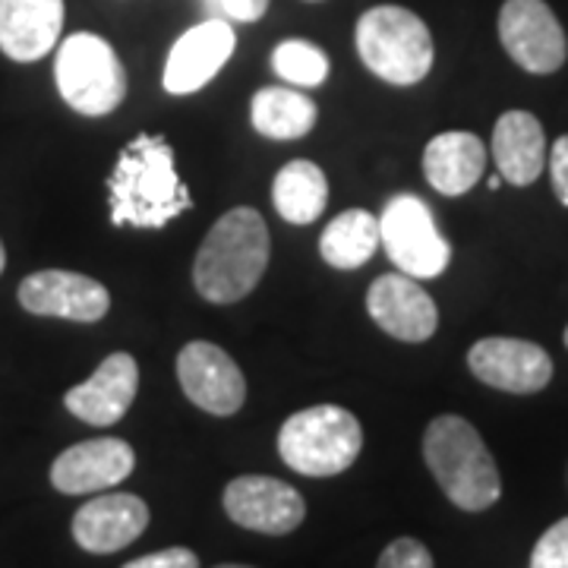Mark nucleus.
<instances>
[{
	"label": "nucleus",
	"mask_w": 568,
	"mask_h": 568,
	"mask_svg": "<svg viewBox=\"0 0 568 568\" xmlns=\"http://www.w3.org/2000/svg\"><path fill=\"white\" fill-rule=\"evenodd\" d=\"M136 467V452L123 439H89L58 455L51 465V484L63 496L102 493L123 484Z\"/></svg>",
	"instance_id": "2eb2a0df"
},
{
	"label": "nucleus",
	"mask_w": 568,
	"mask_h": 568,
	"mask_svg": "<svg viewBox=\"0 0 568 568\" xmlns=\"http://www.w3.org/2000/svg\"><path fill=\"white\" fill-rule=\"evenodd\" d=\"M549 174H552V190H556V200L568 205V133L559 136L549 149Z\"/></svg>",
	"instance_id": "cd10ccee"
},
{
	"label": "nucleus",
	"mask_w": 568,
	"mask_h": 568,
	"mask_svg": "<svg viewBox=\"0 0 568 568\" xmlns=\"http://www.w3.org/2000/svg\"><path fill=\"white\" fill-rule=\"evenodd\" d=\"M20 304L32 316H54V320H73V323H99L111 310V294L102 282L63 272V268H44L20 284Z\"/></svg>",
	"instance_id": "9b49d317"
},
{
	"label": "nucleus",
	"mask_w": 568,
	"mask_h": 568,
	"mask_svg": "<svg viewBox=\"0 0 568 568\" xmlns=\"http://www.w3.org/2000/svg\"><path fill=\"white\" fill-rule=\"evenodd\" d=\"M364 448L361 420L338 405L297 410L278 433V455L304 477H335L357 462Z\"/></svg>",
	"instance_id": "20e7f679"
},
{
	"label": "nucleus",
	"mask_w": 568,
	"mask_h": 568,
	"mask_svg": "<svg viewBox=\"0 0 568 568\" xmlns=\"http://www.w3.org/2000/svg\"><path fill=\"white\" fill-rule=\"evenodd\" d=\"M272 203L284 222L313 224L328 203V181L323 168L306 159L287 162L272 183Z\"/></svg>",
	"instance_id": "412c9836"
},
{
	"label": "nucleus",
	"mask_w": 568,
	"mask_h": 568,
	"mask_svg": "<svg viewBox=\"0 0 568 568\" xmlns=\"http://www.w3.org/2000/svg\"><path fill=\"white\" fill-rule=\"evenodd\" d=\"M499 41L521 70L547 77L568 58V41L544 0H506L499 10Z\"/></svg>",
	"instance_id": "6e6552de"
},
{
	"label": "nucleus",
	"mask_w": 568,
	"mask_h": 568,
	"mask_svg": "<svg viewBox=\"0 0 568 568\" xmlns=\"http://www.w3.org/2000/svg\"><path fill=\"white\" fill-rule=\"evenodd\" d=\"M178 379L183 395L205 414L231 417L246 402V379L231 354L212 342H190L178 354Z\"/></svg>",
	"instance_id": "9d476101"
},
{
	"label": "nucleus",
	"mask_w": 568,
	"mask_h": 568,
	"mask_svg": "<svg viewBox=\"0 0 568 568\" xmlns=\"http://www.w3.org/2000/svg\"><path fill=\"white\" fill-rule=\"evenodd\" d=\"M376 568H436V566H433L429 549H426L420 540H414V537H398V540H392V544L383 549V556H379Z\"/></svg>",
	"instance_id": "a878e982"
},
{
	"label": "nucleus",
	"mask_w": 568,
	"mask_h": 568,
	"mask_svg": "<svg viewBox=\"0 0 568 568\" xmlns=\"http://www.w3.org/2000/svg\"><path fill=\"white\" fill-rule=\"evenodd\" d=\"M203 7L212 17H219V0H203ZM219 20H222V17H219Z\"/></svg>",
	"instance_id": "c756f323"
},
{
	"label": "nucleus",
	"mask_w": 568,
	"mask_h": 568,
	"mask_svg": "<svg viewBox=\"0 0 568 568\" xmlns=\"http://www.w3.org/2000/svg\"><path fill=\"white\" fill-rule=\"evenodd\" d=\"M306 3H320V0H306Z\"/></svg>",
	"instance_id": "473e14b6"
},
{
	"label": "nucleus",
	"mask_w": 568,
	"mask_h": 568,
	"mask_svg": "<svg viewBox=\"0 0 568 568\" xmlns=\"http://www.w3.org/2000/svg\"><path fill=\"white\" fill-rule=\"evenodd\" d=\"M566 347H568V328H566Z\"/></svg>",
	"instance_id": "72a5a7b5"
},
{
	"label": "nucleus",
	"mask_w": 568,
	"mask_h": 568,
	"mask_svg": "<svg viewBox=\"0 0 568 568\" xmlns=\"http://www.w3.org/2000/svg\"><path fill=\"white\" fill-rule=\"evenodd\" d=\"M470 373L511 395H534L544 392L552 379V361L540 345L521 338H484L467 354Z\"/></svg>",
	"instance_id": "f8f14e48"
},
{
	"label": "nucleus",
	"mask_w": 568,
	"mask_h": 568,
	"mask_svg": "<svg viewBox=\"0 0 568 568\" xmlns=\"http://www.w3.org/2000/svg\"><path fill=\"white\" fill-rule=\"evenodd\" d=\"M136 392H140V366L126 351H118L104 357L102 366L85 383L70 388L63 395V405L82 424L114 426L130 410Z\"/></svg>",
	"instance_id": "dca6fc26"
},
{
	"label": "nucleus",
	"mask_w": 568,
	"mask_h": 568,
	"mask_svg": "<svg viewBox=\"0 0 568 568\" xmlns=\"http://www.w3.org/2000/svg\"><path fill=\"white\" fill-rule=\"evenodd\" d=\"M215 568H253V566H237V562H224V566H215Z\"/></svg>",
	"instance_id": "2f4dec72"
},
{
	"label": "nucleus",
	"mask_w": 568,
	"mask_h": 568,
	"mask_svg": "<svg viewBox=\"0 0 568 568\" xmlns=\"http://www.w3.org/2000/svg\"><path fill=\"white\" fill-rule=\"evenodd\" d=\"M487 145L467 130H448L424 149V174L443 196H462L484 178Z\"/></svg>",
	"instance_id": "aec40b11"
},
{
	"label": "nucleus",
	"mask_w": 568,
	"mask_h": 568,
	"mask_svg": "<svg viewBox=\"0 0 568 568\" xmlns=\"http://www.w3.org/2000/svg\"><path fill=\"white\" fill-rule=\"evenodd\" d=\"M268 10V0H219V17L227 22H256Z\"/></svg>",
	"instance_id": "c85d7f7f"
},
{
	"label": "nucleus",
	"mask_w": 568,
	"mask_h": 568,
	"mask_svg": "<svg viewBox=\"0 0 568 568\" xmlns=\"http://www.w3.org/2000/svg\"><path fill=\"white\" fill-rule=\"evenodd\" d=\"M493 162L499 178L515 186H530L547 164V136L528 111H506L493 130Z\"/></svg>",
	"instance_id": "6ab92c4d"
},
{
	"label": "nucleus",
	"mask_w": 568,
	"mask_h": 568,
	"mask_svg": "<svg viewBox=\"0 0 568 568\" xmlns=\"http://www.w3.org/2000/svg\"><path fill=\"white\" fill-rule=\"evenodd\" d=\"M224 511L234 525L268 537H284L297 530L306 518L304 496L278 477L244 474L224 487Z\"/></svg>",
	"instance_id": "1a4fd4ad"
},
{
	"label": "nucleus",
	"mask_w": 568,
	"mask_h": 568,
	"mask_svg": "<svg viewBox=\"0 0 568 568\" xmlns=\"http://www.w3.org/2000/svg\"><path fill=\"white\" fill-rule=\"evenodd\" d=\"M234 29L231 22L209 17L200 26H193L190 32H183L174 41L168 63H164V89L171 95H190L200 92L205 82H212L222 67L234 54Z\"/></svg>",
	"instance_id": "ddd939ff"
},
{
	"label": "nucleus",
	"mask_w": 568,
	"mask_h": 568,
	"mask_svg": "<svg viewBox=\"0 0 568 568\" xmlns=\"http://www.w3.org/2000/svg\"><path fill=\"white\" fill-rule=\"evenodd\" d=\"M268 227L250 205L224 212L193 263V284L209 304H237L260 284L268 265Z\"/></svg>",
	"instance_id": "f03ea898"
},
{
	"label": "nucleus",
	"mask_w": 568,
	"mask_h": 568,
	"mask_svg": "<svg viewBox=\"0 0 568 568\" xmlns=\"http://www.w3.org/2000/svg\"><path fill=\"white\" fill-rule=\"evenodd\" d=\"M379 219L366 209H347L332 219L320 237V253L332 268H361L379 250Z\"/></svg>",
	"instance_id": "5701e85b"
},
{
	"label": "nucleus",
	"mask_w": 568,
	"mask_h": 568,
	"mask_svg": "<svg viewBox=\"0 0 568 568\" xmlns=\"http://www.w3.org/2000/svg\"><path fill=\"white\" fill-rule=\"evenodd\" d=\"M366 310L373 323L398 342H426L439 325L433 297L410 275H379L366 291Z\"/></svg>",
	"instance_id": "4468645a"
},
{
	"label": "nucleus",
	"mask_w": 568,
	"mask_h": 568,
	"mask_svg": "<svg viewBox=\"0 0 568 568\" xmlns=\"http://www.w3.org/2000/svg\"><path fill=\"white\" fill-rule=\"evenodd\" d=\"M424 458L452 506L487 511L503 496V477L477 426L458 414H443L424 433Z\"/></svg>",
	"instance_id": "7ed1b4c3"
},
{
	"label": "nucleus",
	"mask_w": 568,
	"mask_h": 568,
	"mask_svg": "<svg viewBox=\"0 0 568 568\" xmlns=\"http://www.w3.org/2000/svg\"><path fill=\"white\" fill-rule=\"evenodd\" d=\"M61 32L63 0H0V51L10 61H41Z\"/></svg>",
	"instance_id": "a211bd4d"
},
{
	"label": "nucleus",
	"mask_w": 568,
	"mask_h": 568,
	"mask_svg": "<svg viewBox=\"0 0 568 568\" xmlns=\"http://www.w3.org/2000/svg\"><path fill=\"white\" fill-rule=\"evenodd\" d=\"M272 70L284 82L313 89V85H323L325 77H328V58H325L323 48H316L310 41L287 39L272 51Z\"/></svg>",
	"instance_id": "b1692460"
},
{
	"label": "nucleus",
	"mask_w": 568,
	"mask_h": 568,
	"mask_svg": "<svg viewBox=\"0 0 568 568\" xmlns=\"http://www.w3.org/2000/svg\"><path fill=\"white\" fill-rule=\"evenodd\" d=\"M316 104L284 85L260 89L250 102V121L268 140H301L316 126Z\"/></svg>",
	"instance_id": "4be33fe9"
},
{
	"label": "nucleus",
	"mask_w": 568,
	"mask_h": 568,
	"mask_svg": "<svg viewBox=\"0 0 568 568\" xmlns=\"http://www.w3.org/2000/svg\"><path fill=\"white\" fill-rule=\"evenodd\" d=\"M357 51L369 73L392 85H414L433 70V36L426 22L405 7L383 3L357 22Z\"/></svg>",
	"instance_id": "39448f33"
},
{
	"label": "nucleus",
	"mask_w": 568,
	"mask_h": 568,
	"mask_svg": "<svg viewBox=\"0 0 568 568\" xmlns=\"http://www.w3.org/2000/svg\"><path fill=\"white\" fill-rule=\"evenodd\" d=\"M149 528V506L133 493L95 496L73 515V540L85 552H118Z\"/></svg>",
	"instance_id": "f3484780"
},
{
	"label": "nucleus",
	"mask_w": 568,
	"mask_h": 568,
	"mask_svg": "<svg viewBox=\"0 0 568 568\" xmlns=\"http://www.w3.org/2000/svg\"><path fill=\"white\" fill-rule=\"evenodd\" d=\"M108 196L118 227L159 231L193 209L190 190L178 178L171 142L152 133H140L123 149L108 181Z\"/></svg>",
	"instance_id": "f257e3e1"
},
{
	"label": "nucleus",
	"mask_w": 568,
	"mask_h": 568,
	"mask_svg": "<svg viewBox=\"0 0 568 568\" xmlns=\"http://www.w3.org/2000/svg\"><path fill=\"white\" fill-rule=\"evenodd\" d=\"M379 241L386 246L388 260L417 282L443 275L452 260V246L436 227L429 205L410 193L388 200L379 219Z\"/></svg>",
	"instance_id": "0eeeda50"
},
{
	"label": "nucleus",
	"mask_w": 568,
	"mask_h": 568,
	"mask_svg": "<svg viewBox=\"0 0 568 568\" xmlns=\"http://www.w3.org/2000/svg\"><path fill=\"white\" fill-rule=\"evenodd\" d=\"M3 265H7V250L0 244V272H3Z\"/></svg>",
	"instance_id": "7c9ffc66"
},
{
	"label": "nucleus",
	"mask_w": 568,
	"mask_h": 568,
	"mask_svg": "<svg viewBox=\"0 0 568 568\" xmlns=\"http://www.w3.org/2000/svg\"><path fill=\"white\" fill-rule=\"evenodd\" d=\"M123 568H200V556L186 547H171L140 556V559L126 562Z\"/></svg>",
	"instance_id": "bb28decb"
},
{
	"label": "nucleus",
	"mask_w": 568,
	"mask_h": 568,
	"mask_svg": "<svg viewBox=\"0 0 568 568\" xmlns=\"http://www.w3.org/2000/svg\"><path fill=\"white\" fill-rule=\"evenodd\" d=\"M58 92L73 111L85 118H104L126 99V70L114 48L92 32L63 39L54 58Z\"/></svg>",
	"instance_id": "423d86ee"
},
{
	"label": "nucleus",
	"mask_w": 568,
	"mask_h": 568,
	"mask_svg": "<svg viewBox=\"0 0 568 568\" xmlns=\"http://www.w3.org/2000/svg\"><path fill=\"white\" fill-rule=\"evenodd\" d=\"M530 568H568V518L544 530L530 552Z\"/></svg>",
	"instance_id": "393cba45"
}]
</instances>
